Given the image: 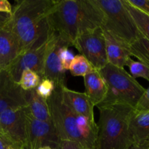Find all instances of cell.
Wrapping results in <instances>:
<instances>
[{"mask_svg": "<svg viewBox=\"0 0 149 149\" xmlns=\"http://www.w3.org/2000/svg\"><path fill=\"white\" fill-rule=\"evenodd\" d=\"M51 39L39 47L20 53L9 68L5 69L10 73L15 81L19 83L22 73L25 70H32L36 72L41 79L43 78L45 55Z\"/></svg>", "mask_w": 149, "mask_h": 149, "instance_id": "cell-10", "label": "cell"}, {"mask_svg": "<svg viewBox=\"0 0 149 149\" xmlns=\"http://www.w3.org/2000/svg\"><path fill=\"white\" fill-rule=\"evenodd\" d=\"M13 12V7L11 4L7 0H0V13L12 14Z\"/></svg>", "mask_w": 149, "mask_h": 149, "instance_id": "cell-29", "label": "cell"}, {"mask_svg": "<svg viewBox=\"0 0 149 149\" xmlns=\"http://www.w3.org/2000/svg\"><path fill=\"white\" fill-rule=\"evenodd\" d=\"M21 52L14 33L4 25H0V70L7 69Z\"/></svg>", "mask_w": 149, "mask_h": 149, "instance_id": "cell-13", "label": "cell"}, {"mask_svg": "<svg viewBox=\"0 0 149 149\" xmlns=\"http://www.w3.org/2000/svg\"><path fill=\"white\" fill-rule=\"evenodd\" d=\"M108 63L114 66L123 68L131 58L129 46L114 37L109 32L104 31Z\"/></svg>", "mask_w": 149, "mask_h": 149, "instance_id": "cell-15", "label": "cell"}, {"mask_svg": "<svg viewBox=\"0 0 149 149\" xmlns=\"http://www.w3.org/2000/svg\"><path fill=\"white\" fill-rule=\"evenodd\" d=\"M127 2L149 16V0H127Z\"/></svg>", "mask_w": 149, "mask_h": 149, "instance_id": "cell-27", "label": "cell"}, {"mask_svg": "<svg viewBox=\"0 0 149 149\" xmlns=\"http://www.w3.org/2000/svg\"><path fill=\"white\" fill-rule=\"evenodd\" d=\"M103 19L95 0H58L51 15L55 31L70 46L82 33L102 27Z\"/></svg>", "mask_w": 149, "mask_h": 149, "instance_id": "cell-2", "label": "cell"}, {"mask_svg": "<svg viewBox=\"0 0 149 149\" xmlns=\"http://www.w3.org/2000/svg\"><path fill=\"white\" fill-rule=\"evenodd\" d=\"M56 149H83L76 143L70 141H60Z\"/></svg>", "mask_w": 149, "mask_h": 149, "instance_id": "cell-28", "label": "cell"}, {"mask_svg": "<svg viewBox=\"0 0 149 149\" xmlns=\"http://www.w3.org/2000/svg\"><path fill=\"white\" fill-rule=\"evenodd\" d=\"M131 56L135 57L149 68V41L142 36L129 45Z\"/></svg>", "mask_w": 149, "mask_h": 149, "instance_id": "cell-19", "label": "cell"}, {"mask_svg": "<svg viewBox=\"0 0 149 149\" xmlns=\"http://www.w3.org/2000/svg\"><path fill=\"white\" fill-rule=\"evenodd\" d=\"M62 97L64 103L73 112L95 122L93 106L86 93L70 90L64 86L62 87Z\"/></svg>", "mask_w": 149, "mask_h": 149, "instance_id": "cell-14", "label": "cell"}, {"mask_svg": "<svg viewBox=\"0 0 149 149\" xmlns=\"http://www.w3.org/2000/svg\"><path fill=\"white\" fill-rule=\"evenodd\" d=\"M55 88V84L51 80L44 78L41 79L40 83L36 88V92L41 97L47 100L52 95Z\"/></svg>", "mask_w": 149, "mask_h": 149, "instance_id": "cell-24", "label": "cell"}, {"mask_svg": "<svg viewBox=\"0 0 149 149\" xmlns=\"http://www.w3.org/2000/svg\"><path fill=\"white\" fill-rule=\"evenodd\" d=\"M26 149H38L43 146L56 148L61 140L52 122H45L32 117L26 109Z\"/></svg>", "mask_w": 149, "mask_h": 149, "instance_id": "cell-9", "label": "cell"}, {"mask_svg": "<svg viewBox=\"0 0 149 149\" xmlns=\"http://www.w3.org/2000/svg\"><path fill=\"white\" fill-rule=\"evenodd\" d=\"M62 87H56L47 100L51 122L61 141H70L83 149H95L97 124L73 112L64 103Z\"/></svg>", "mask_w": 149, "mask_h": 149, "instance_id": "cell-3", "label": "cell"}, {"mask_svg": "<svg viewBox=\"0 0 149 149\" xmlns=\"http://www.w3.org/2000/svg\"><path fill=\"white\" fill-rule=\"evenodd\" d=\"M7 144L8 143L6 142L5 140H4V138H3V137L0 135V149H5L6 146H7Z\"/></svg>", "mask_w": 149, "mask_h": 149, "instance_id": "cell-32", "label": "cell"}, {"mask_svg": "<svg viewBox=\"0 0 149 149\" xmlns=\"http://www.w3.org/2000/svg\"><path fill=\"white\" fill-rule=\"evenodd\" d=\"M0 71H1V70H0Z\"/></svg>", "mask_w": 149, "mask_h": 149, "instance_id": "cell-36", "label": "cell"}, {"mask_svg": "<svg viewBox=\"0 0 149 149\" xmlns=\"http://www.w3.org/2000/svg\"><path fill=\"white\" fill-rule=\"evenodd\" d=\"M74 57V55H73L72 52L69 49L68 45L63 46L61 48L59 52L60 61H61V67L65 71L70 69V66Z\"/></svg>", "mask_w": 149, "mask_h": 149, "instance_id": "cell-25", "label": "cell"}, {"mask_svg": "<svg viewBox=\"0 0 149 149\" xmlns=\"http://www.w3.org/2000/svg\"><path fill=\"white\" fill-rule=\"evenodd\" d=\"M41 77L32 70H25L20 77L19 84L24 91L35 90L41 81Z\"/></svg>", "mask_w": 149, "mask_h": 149, "instance_id": "cell-22", "label": "cell"}, {"mask_svg": "<svg viewBox=\"0 0 149 149\" xmlns=\"http://www.w3.org/2000/svg\"><path fill=\"white\" fill-rule=\"evenodd\" d=\"M94 70L93 67L83 55H74L69 71L74 77H83L87 75Z\"/></svg>", "mask_w": 149, "mask_h": 149, "instance_id": "cell-21", "label": "cell"}, {"mask_svg": "<svg viewBox=\"0 0 149 149\" xmlns=\"http://www.w3.org/2000/svg\"><path fill=\"white\" fill-rule=\"evenodd\" d=\"M124 1L140 33L149 41V16L130 5L127 0H124Z\"/></svg>", "mask_w": 149, "mask_h": 149, "instance_id": "cell-20", "label": "cell"}, {"mask_svg": "<svg viewBox=\"0 0 149 149\" xmlns=\"http://www.w3.org/2000/svg\"><path fill=\"white\" fill-rule=\"evenodd\" d=\"M27 106L26 91L13 80L7 70L0 71V113Z\"/></svg>", "mask_w": 149, "mask_h": 149, "instance_id": "cell-12", "label": "cell"}, {"mask_svg": "<svg viewBox=\"0 0 149 149\" xmlns=\"http://www.w3.org/2000/svg\"><path fill=\"white\" fill-rule=\"evenodd\" d=\"M148 143V146H149V143Z\"/></svg>", "mask_w": 149, "mask_h": 149, "instance_id": "cell-35", "label": "cell"}, {"mask_svg": "<svg viewBox=\"0 0 149 149\" xmlns=\"http://www.w3.org/2000/svg\"><path fill=\"white\" fill-rule=\"evenodd\" d=\"M38 149H55V148H53L50 146H43V147H41V148H39Z\"/></svg>", "mask_w": 149, "mask_h": 149, "instance_id": "cell-33", "label": "cell"}, {"mask_svg": "<svg viewBox=\"0 0 149 149\" xmlns=\"http://www.w3.org/2000/svg\"><path fill=\"white\" fill-rule=\"evenodd\" d=\"M26 109L32 117L42 122H52L47 100L37 93L36 89L26 91Z\"/></svg>", "mask_w": 149, "mask_h": 149, "instance_id": "cell-18", "label": "cell"}, {"mask_svg": "<svg viewBox=\"0 0 149 149\" xmlns=\"http://www.w3.org/2000/svg\"><path fill=\"white\" fill-rule=\"evenodd\" d=\"M58 0H20L4 26L18 40L22 52L47 43L56 31L51 15ZM21 52V53H22Z\"/></svg>", "mask_w": 149, "mask_h": 149, "instance_id": "cell-1", "label": "cell"}, {"mask_svg": "<svg viewBox=\"0 0 149 149\" xmlns=\"http://www.w3.org/2000/svg\"><path fill=\"white\" fill-rule=\"evenodd\" d=\"M11 15L4 13H0V25H4L10 20Z\"/></svg>", "mask_w": 149, "mask_h": 149, "instance_id": "cell-31", "label": "cell"}, {"mask_svg": "<svg viewBox=\"0 0 149 149\" xmlns=\"http://www.w3.org/2000/svg\"><path fill=\"white\" fill-rule=\"evenodd\" d=\"M86 95L93 106L97 107L105 100L108 87L103 77L98 70L94 69L83 77Z\"/></svg>", "mask_w": 149, "mask_h": 149, "instance_id": "cell-16", "label": "cell"}, {"mask_svg": "<svg viewBox=\"0 0 149 149\" xmlns=\"http://www.w3.org/2000/svg\"><path fill=\"white\" fill-rule=\"evenodd\" d=\"M72 46L90 62L94 69L99 71L108 63L102 27L82 33L75 39Z\"/></svg>", "mask_w": 149, "mask_h": 149, "instance_id": "cell-8", "label": "cell"}, {"mask_svg": "<svg viewBox=\"0 0 149 149\" xmlns=\"http://www.w3.org/2000/svg\"><path fill=\"white\" fill-rule=\"evenodd\" d=\"M95 149H127L133 143L129 124L134 108L123 103H102Z\"/></svg>", "mask_w": 149, "mask_h": 149, "instance_id": "cell-4", "label": "cell"}, {"mask_svg": "<svg viewBox=\"0 0 149 149\" xmlns=\"http://www.w3.org/2000/svg\"><path fill=\"white\" fill-rule=\"evenodd\" d=\"M5 149H15V148H13V147H12V146H10V145H8V144H7V145L6 146V147H5Z\"/></svg>", "mask_w": 149, "mask_h": 149, "instance_id": "cell-34", "label": "cell"}, {"mask_svg": "<svg viewBox=\"0 0 149 149\" xmlns=\"http://www.w3.org/2000/svg\"><path fill=\"white\" fill-rule=\"evenodd\" d=\"M0 135L15 149H26V107L8 109L0 113Z\"/></svg>", "mask_w": 149, "mask_h": 149, "instance_id": "cell-7", "label": "cell"}, {"mask_svg": "<svg viewBox=\"0 0 149 149\" xmlns=\"http://www.w3.org/2000/svg\"><path fill=\"white\" fill-rule=\"evenodd\" d=\"M130 71V75L134 79L143 78L149 81V68L140 61H135L131 58L127 61V64Z\"/></svg>", "mask_w": 149, "mask_h": 149, "instance_id": "cell-23", "label": "cell"}, {"mask_svg": "<svg viewBox=\"0 0 149 149\" xmlns=\"http://www.w3.org/2000/svg\"><path fill=\"white\" fill-rule=\"evenodd\" d=\"M99 71L108 87L106 98L101 104L123 103L135 108L145 89L123 68L108 63Z\"/></svg>", "mask_w": 149, "mask_h": 149, "instance_id": "cell-6", "label": "cell"}, {"mask_svg": "<svg viewBox=\"0 0 149 149\" xmlns=\"http://www.w3.org/2000/svg\"><path fill=\"white\" fill-rule=\"evenodd\" d=\"M127 149H149L148 143H132Z\"/></svg>", "mask_w": 149, "mask_h": 149, "instance_id": "cell-30", "label": "cell"}, {"mask_svg": "<svg viewBox=\"0 0 149 149\" xmlns=\"http://www.w3.org/2000/svg\"><path fill=\"white\" fill-rule=\"evenodd\" d=\"M134 110L137 111L149 110V87L145 89V91L136 105Z\"/></svg>", "mask_w": 149, "mask_h": 149, "instance_id": "cell-26", "label": "cell"}, {"mask_svg": "<svg viewBox=\"0 0 149 149\" xmlns=\"http://www.w3.org/2000/svg\"><path fill=\"white\" fill-rule=\"evenodd\" d=\"M129 129L133 143H149V110L133 111L129 119Z\"/></svg>", "mask_w": 149, "mask_h": 149, "instance_id": "cell-17", "label": "cell"}, {"mask_svg": "<svg viewBox=\"0 0 149 149\" xmlns=\"http://www.w3.org/2000/svg\"><path fill=\"white\" fill-rule=\"evenodd\" d=\"M103 14L102 30L129 46L140 33L124 0H95Z\"/></svg>", "mask_w": 149, "mask_h": 149, "instance_id": "cell-5", "label": "cell"}, {"mask_svg": "<svg viewBox=\"0 0 149 149\" xmlns=\"http://www.w3.org/2000/svg\"><path fill=\"white\" fill-rule=\"evenodd\" d=\"M65 45L70 46V44L62 39L56 32L50 41L45 55L42 79L46 78L51 80L56 87L67 86L65 71L61 67L59 58L60 49Z\"/></svg>", "mask_w": 149, "mask_h": 149, "instance_id": "cell-11", "label": "cell"}]
</instances>
